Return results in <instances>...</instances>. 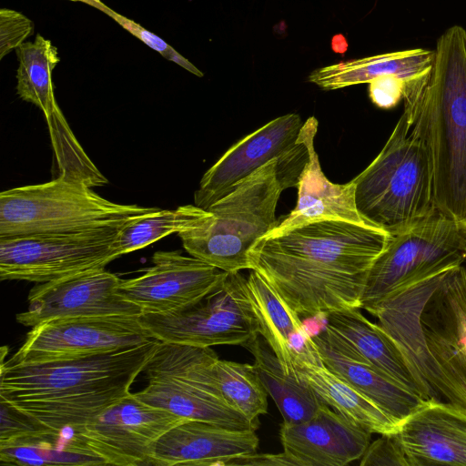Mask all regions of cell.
<instances>
[{
  "instance_id": "cell-22",
  "label": "cell",
  "mask_w": 466,
  "mask_h": 466,
  "mask_svg": "<svg viewBox=\"0 0 466 466\" xmlns=\"http://www.w3.org/2000/svg\"><path fill=\"white\" fill-rule=\"evenodd\" d=\"M326 318V326L370 364L424 400H441L400 344L380 324L370 321L362 315L359 308L331 312Z\"/></svg>"
},
{
  "instance_id": "cell-31",
  "label": "cell",
  "mask_w": 466,
  "mask_h": 466,
  "mask_svg": "<svg viewBox=\"0 0 466 466\" xmlns=\"http://www.w3.org/2000/svg\"><path fill=\"white\" fill-rule=\"evenodd\" d=\"M0 445L56 431L2 398H0Z\"/></svg>"
},
{
  "instance_id": "cell-33",
  "label": "cell",
  "mask_w": 466,
  "mask_h": 466,
  "mask_svg": "<svg viewBox=\"0 0 466 466\" xmlns=\"http://www.w3.org/2000/svg\"><path fill=\"white\" fill-rule=\"evenodd\" d=\"M360 459L361 466H409L398 431L381 434L369 444Z\"/></svg>"
},
{
  "instance_id": "cell-19",
  "label": "cell",
  "mask_w": 466,
  "mask_h": 466,
  "mask_svg": "<svg viewBox=\"0 0 466 466\" xmlns=\"http://www.w3.org/2000/svg\"><path fill=\"white\" fill-rule=\"evenodd\" d=\"M409 466H466V410L426 400L399 425Z\"/></svg>"
},
{
  "instance_id": "cell-23",
  "label": "cell",
  "mask_w": 466,
  "mask_h": 466,
  "mask_svg": "<svg viewBox=\"0 0 466 466\" xmlns=\"http://www.w3.org/2000/svg\"><path fill=\"white\" fill-rule=\"evenodd\" d=\"M294 368L322 402L349 421L380 435L399 431L380 407L324 365L314 342L297 355Z\"/></svg>"
},
{
  "instance_id": "cell-3",
  "label": "cell",
  "mask_w": 466,
  "mask_h": 466,
  "mask_svg": "<svg viewBox=\"0 0 466 466\" xmlns=\"http://www.w3.org/2000/svg\"><path fill=\"white\" fill-rule=\"evenodd\" d=\"M404 110L429 147L437 209L456 222L466 214V30L438 39L432 68L406 88Z\"/></svg>"
},
{
  "instance_id": "cell-15",
  "label": "cell",
  "mask_w": 466,
  "mask_h": 466,
  "mask_svg": "<svg viewBox=\"0 0 466 466\" xmlns=\"http://www.w3.org/2000/svg\"><path fill=\"white\" fill-rule=\"evenodd\" d=\"M144 274L121 279L118 291L143 313L165 314L202 298L228 274L179 251H157Z\"/></svg>"
},
{
  "instance_id": "cell-32",
  "label": "cell",
  "mask_w": 466,
  "mask_h": 466,
  "mask_svg": "<svg viewBox=\"0 0 466 466\" xmlns=\"http://www.w3.org/2000/svg\"><path fill=\"white\" fill-rule=\"evenodd\" d=\"M90 5L108 15L121 26L127 29L129 33L139 38L152 49L160 53L165 58L177 63L178 66L184 67L185 69L198 76H203V73L201 71H199L193 64H191L184 56L179 55L174 48H172L159 36L147 31L133 20H130L119 15L118 13H116L99 0H93Z\"/></svg>"
},
{
  "instance_id": "cell-13",
  "label": "cell",
  "mask_w": 466,
  "mask_h": 466,
  "mask_svg": "<svg viewBox=\"0 0 466 466\" xmlns=\"http://www.w3.org/2000/svg\"><path fill=\"white\" fill-rule=\"evenodd\" d=\"M185 420L129 393L73 431L106 465H148L156 441Z\"/></svg>"
},
{
  "instance_id": "cell-28",
  "label": "cell",
  "mask_w": 466,
  "mask_h": 466,
  "mask_svg": "<svg viewBox=\"0 0 466 466\" xmlns=\"http://www.w3.org/2000/svg\"><path fill=\"white\" fill-rule=\"evenodd\" d=\"M0 462L22 466L106 465L69 431L0 445Z\"/></svg>"
},
{
  "instance_id": "cell-11",
  "label": "cell",
  "mask_w": 466,
  "mask_h": 466,
  "mask_svg": "<svg viewBox=\"0 0 466 466\" xmlns=\"http://www.w3.org/2000/svg\"><path fill=\"white\" fill-rule=\"evenodd\" d=\"M120 228L0 237V279L44 283L105 268L120 257Z\"/></svg>"
},
{
  "instance_id": "cell-2",
  "label": "cell",
  "mask_w": 466,
  "mask_h": 466,
  "mask_svg": "<svg viewBox=\"0 0 466 466\" xmlns=\"http://www.w3.org/2000/svg\"><path fill=\"white\" fill-rule=\"evenodd\" d=\"M158 343L35 363L1 360L0 398L53 431H76L131 393Z\"/></svg>"
},
{
  "instance_id": "cell-34",
  "label": "cell",
  "mask_w": 466,
  "mask_h": 466,
  "mask_svg": "<svg viewBox=\"0 0 466 466\" xmlns=\"http://www.w3.org/2000/svg\"><path fill=\"white\" fill-rule=\"evenodd\" d=\"M34 24L25 15L9 8L0 10V59L17 49L33 35Z\"/></svg>"
},
{
  "instance_id": "cell-16",
  "label": "cell",
  "mask_w": 466,
  "mask_h": 466,
  "mask_svg": "<svg viewBox=\"0 0 466 466\" xmlns=\"http://www.w3.org/2000/svg\"><path fill=\"white\" fill-rule=\"evenodd\" d=\"M303 124L299 115L287 114L234 144L203 175L194 194L195 205L208 210L262 166L286 157L296 146Z\"/></svg>"
},
{
  "instance_id": "cell-9",
  "label": "cell",
  "mask_w": 466,
  "mask_h": 466,
  "mask_svg": "<svg viewBox=\"0 0 466 466\" xmlns=\"http://www.w3.org/2000/svg\"><path fill=\"white\" fill-rule=\"evenodd\" d=\"M466 260V238L458 223L436 211L396 232L372 263L360 307L371 313L390 297L461 266Z\"/></svg>"
},
{
  "instance_id": "cell-24",
  "label": "cell",
  "mask_w": 466,
  "mask_h": 466,
  "mask_svg": "<svg viewBox=\"0 0 466 466\" xmlns=\"http://www.w3.org/2000/svg\"><path fill=\"white\" fill-rule=\"evenodd\" d=\"M247 287L259 334L278 358L285 373L297 375L295 359L312 344V338L306 330L301 317L256 270L250 269Z\"/></svg>"
},
{
  "instance_id": "cell-8",
  "label": "cell",
  "mask_w": 466,
  "mask_h": 466,
  "mask_svg": "<svg viewBox=\"0 0 466 466\" xmlns=\"http://www.w3.org/2000/svg\"><path fill=\"white\" fill-rule=\"evenodd\" d=\"M217 358L209 347L159 341L143 370L148 384L133 394L150 406L187 420L256 431L258 426L231 407L217 387L211 374Z\"/></svg>"
},
{
  "instance_id": "cell-17",
  "label": "cell",
  "mask_w": 466,
  "mask_h": 466,
  "mask_svg": "<svg viewBox=\"0 0 466 466\" xmlns=\"http://www.w3.org/2000/svg\"><path fill=\"white\" fill-rule=\"evenodd\" d=\"M318 125L316 117L310 116L304 122L299 132L307 146L309 159L298 180L297 205L289 214L279 218L277 226L265 237L279 236L296 228L323 220L371 226L357 209L353 179L346 184H336L324 175L314 144Z\"/></svg>"
},
{
  "instance_id": "cell-25",
  "label": "cell",
  "mask_w": 466,
  "mask_h": 466,
  "mask_svg": "<svg viewBox=\"0 0 466 466\" xmlns=\"http://www.w3.org/2000/svg\"><path fill=\"white\" fill-rule=\"evenodd\" d=\"M433 61L434 51L422 48L390 52L320 67L309 75V81L324 90H334L392 75L409 86L430 74Z\"/></svg>"
},
{
  "instance_id": "cell-27",
  "label": "cell",
  "mask_w": 466,
  "mask_h": 466,
  "mask_svg": "<svg viewBox=\"0 0 466 466\" xmlns=\"http://www.w3.org/2000/svg\"><path fill=\"white\" fill-rule=\"evenodd\" d=\"M16 92L25 101L39 107L48 124L62 117L56 103L52 71L59 63L57 48L51 41L37 35L34 42H25L17 49Z\"/></svg>"
},
{
  "instance_id": "cell-10",
  "label": "cell",
  "mask_w": 466,
  "mask_h": 466,
  "mask_svg": "<svg viewBox=\"0 0 466 466\" xmlns=\"http://www.w3.org/2000/svg\"><path fill=\"white\" fill-rule=\"evenodd\" d=\"M141 324L157 339L195 347H244L257 339L259 329L251 306L247 279L227 276L198 300L173 312L142 313Z\"/></svg>"
},
{
  "instance_id": "cell-35",
  "label": "cell",
  "mask_w": 466,
  "mask_h": 466,
  "mask_svg": "<svg viewBox=\"0 0 466 466\" xmlns=\"http://www.w3.org/2000/svg\"><path fill=\"white\" fill-rule=\"evenodd\" d=\"M369 95L374 105L389 109L403 99L408 83L396 76L377 77L369 83Z\"/></svg>"
},
{
  "instance_id": "cell-5",
  "label": "cell",
  "mask_w": 466,
  "mask_h": 466,
  "mask_svg": "<svg viewBox=\"0 0 466 466\" xmlns=\"http://www.w3.org/2000/svg\"><path fill=\"white\" fill-rule=\"evenodd\" d=\"M353 181L359 213L388 233L439 211L429 147L405 111L381 151Z\"/></svg>"
},
{
  "instance_id": "cell-29",
  "label": "cell",
  "mask_w": 466,
  "mask_h": 466,
  "mask_svg": "<svg viewBox=\"0 0 466 466\" xmlns=\"http://www.w3.org/2000/svg\"><path fill=\"white\" fill-rule=\"evenodd\" d=\"M208 210L196 205L175 209L157 208L139 216L119 228L116 246L121 255L143 248L173 233L198 228L211 217Z\"/></svg>"
},
{
  "instance_id": "cell-6",
  "label": "cell",
  "mask_w": 466,
  "mask_h": 466,
  "mask_svg": "<svg viewBox=\"0 0 466 466\" xmlns=\"http://www.w3.org/2000/svg\"><path fill=\"white\" fill-rule=\"evenodd\" d=\"M277 163L265 164L210 206L205 224L178 233L189 255L228 273L250 269L251 248L279 220L276 208L284 189Z\"/></svg>"
},
{
  "instance_id": "cell-37",
  "label": "cell",
  "mask_w": 466,
  "mask_h": 466,
  "mask_svg": "<svg viewBox=\"0 0 466 466\" xmlns=\"http://www.w3.org/2000/svg\"><path fill=\"white\" fill-rule=\"evenodd\" d=\"M457 223H458V226H459L461 231L462 232V234L464 235V237L466 238V214Z\"/></svg>"
},
{
  "instance_id": "cell-21",
  "label": "cell",
  "mask_w": 466,
  "mask_h": 466,
  "mask_svg": "<svg viewBox=\"0 0 466 466\" xmlns=\"http://www.w3.org/2000/svg\"><path fill=\"white\" fill-rule=\"evenodd\" d=\"M311 338L324 365L374 402L399 425L426 401L367 361L327 326Z\"/></svg>"
},
{
  "instance_id": "cell-1",
  "label": "cell",
  "mask_w": 466,
  "mask_h": 466,
  "mask_svg": "<svg viewBox=\"0 0 466 466\" xmlns=\"http://www.w3.org/2000/svg\"><path fill=\"white\" fill-rule=\"evenodd\" d=\"M388 237L371 226L319 221L260 238L248 254L250 269L300 317L360 309L368 272Z\"/></svg>"
},
{
  "instance_id": "cell-12",
  "label": "cell",
  "mask_w": 466,
  "mask_h": 466,
  "mask_svg": "<svg viewBox=\"0 0 466 466\" xmlns=\"http://www.w3.org/2000/svg\"><path fill=\"white\" fill-rule=\"evenodd\" d=\"M139 316L109 315L54 319L27 332L6 363H35L136 347L155 338Z\"/></svg>"
},
{
  "instance_id": "cell-20",
  "label": "cell",
  "mask_w": 466,
  "mask_h": 466,
  "mask_svg": "<svg viewBox=\"0 0 466 466\" xmlns=\"http://www.w3.org/2000/svg\"><path fill=\"white\" fill-rule=\"evenodd\" d=\"M255 431H238L188 420L164 433L154 444L148 465L228 466L238 456L257 452Z\"/></svg>"
},
{
  "instance_id": "cell-7",
  "label": "cell",
  "mask_w": 466,
  "mask_h": 466,
  "mask_svg": "<svg viewBox=\"0 0 466 466\" xmlns=\"http://www.w3.org/2000/svg\"><path fill=\"white\" fill-rule=\"evenodd\" d=\"M157 208L113 202L93 191L86 180L63 172L49 182L0 193V237L120 228Z\"/></svg>"
},
{
  "instance_id": "cell-26",
  "label": "cell",
  "mask_w": 466,
  "mask_h": 466,
  "mask_svg": "<svg viewBox=\"0 0 466 466\" xmlns=\"http://www.w3.org/2000/svg\"><path fill=\"white\" fill-rule=\"evenodd\" d=\"M244 348L254 356L256 371L268 394L275 401L283 422H300L316 412L321 400L298 374L285 373L265 340L258 337Z\"/></svg>"
},
{
  "instance_id": "cell-4",
  "label": "cell",
  "mask_w": 466,
  "mask_h": 466,
  "mask_svg": "<svg viewBox=\"0 0 466 466\" xmlns=\"http://www.w3.org/2000/svg\"><path fill=\"white\" fill-rule=\"evenodd\" d=\"M392 329L431 388L466 410V268L437 276L408 321L397 309Z\"/></svg>"
},
{
  "instance_id": "cell-30",
  "label": "cell",
  "mask_w": 466,
  "mask_h": 466,
  "mask_svg": "<svg viewBox=\"0 0 466 466\" xmlns=\"http://www.w3.org/2000/svg\"><path fill=\"white\" fill-rule=\"evenodd\" d=\"M211 374L227 402L258 426V417L268 411V392L254 365L217 358Z\"/></svg>"
},
{
  "instance_id": "cell-18",
  "label": "cell",
  "mask_w": 466,
  "mask_h": 466,
  "mask_svg": "<svg viewBox=\"0 0 466 466\" xmlns=\"http://www.w3.org/2000/svg\"><path fill=\"white\" fill-rule=\"evenodd\" d=\"M283 451L302 466H344L360 459L370 443L371 432L349 421L321 401L309 419L283 422Z\"/></svg>"
},
{
  "instance_id": "cell-14",
  "label": "cell",
  "mask_w": 466,
  "mask_h": 466,
  "mask_svg": "<svg viewBox=\"0 0 466 466\" xmlns=\"http://www.w3.org/2000/svg\"><path fill=\"white\" fill-rule=\"evenodd\" d=\"M120 281L98 268L39 283L30 290L27 309L15 316L16 321L32 328L54 319L141 315L142 309L119 293Z\"/></svg>"
},
{
  "instance_id": "cell-36",
  "label": "cell",
  "mask_w": 466,
  "mask_h": 466,
  "mask_svg": "<svg viewBox=\"0 0 466 466\" xmlns=\"http://www.w3.org/2000/svg\"><path fill=\"white\" fill-rule=\"evenodd\" d=\"M302 466L301 462L291 454L283 451L281 453H249L232 459L228 466Z\"/></svg>"
}]
</instances>
